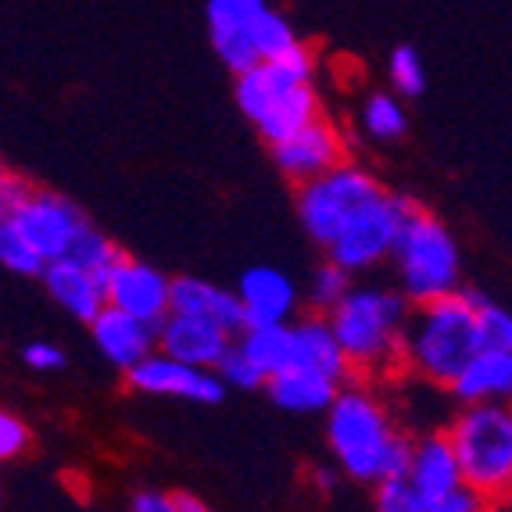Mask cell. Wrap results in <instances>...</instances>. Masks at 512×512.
Returning a JSON list of instances; mask_svg holds the SVG:
<instances>
[{
  "label": "cell",
  "instance_id": "6da1fadb",
  "mask_svg": "<svg viewBox=\"0 0 512 512\" xmlns=\"http://www.w3.org/2000/svg\"><path fill=\"white\" fill-rule=\"evenodd\" d=\"M323 416L326 444L344 477L373 487L384 480H405L412 434L398 427L391 405L369 380H348Z\"/></svg>",
  "mask_w": 512,
  "mask_h": 512
},
{
  "label": "cell",
  "instance_id": "7a4b0ae2",
  "mask_svg": "<svg viewBox=\"0 0 512 512\" xmlns=\"http://www.w3.org/2000/svg\"><path fill=\"white\" fill-rule=\"evenodd\" d=\"M487 294L473 287L444 294V298L412 305L402 341V376H416L419 384L448 387L459 369L480 351L477 305Z\"/></svg>",
  "mask_w": 512,
  "mask_h": 512
},
{
  "label": "cell",
  "instance_id": "3957f363",
  "mask_svg": "<svg viewBox=\"0 0 512 512\" xmlns=\"http://www.w3.org/2000/svg\"><path fill=\"white\" fill-rule=\"evenodd\" d=\"M409 316L412 301L387 283H351V291L326 312L359 380L402 373V341Z\"/></svg>",
  "mask_w": 512,
  "mask_h": 512
},
{
  "label": "cell",
  "instance_id": "277c9868",
  "mask_svg": "<svg viewBox=\"0 0 512 512\" xmlns=\"http://www.w3.org/2000/svg\"><path fill=\"white\" fill-rule=\"evenodd\" d=\"M312 79L316 58L308 47H298L276 61H258L237 76V108L262 133V140L280 144L323 115V101Z\"/></svg>",
  "mask_w": 512,
  "mask_h": 512
},
{
  "label": "cell",
  "instance_id": "5b68a950",
  "mask_svg": "<svg viewBox=\"0 0 512 512\" xmlns=\"http://www.w3.org/2000/svg\"><path fill=\"white\" fill-rule=\"evenodd\" d=\"M462 480L495 505L512 495V402L459 405L444 423Z\"/></svg>",
  "mask_w": 512,
  "mask_h": 512
},
{
  "label": "cell",
  "instance_id": "8992f818",
  "mask_svg": "<svg viewBox=\"0 0 512 512\" xmlns=\"http://www.w3.org/2000/svg\"><path fill=\"white\" fill-rule=\"evenodd\" d=\"M394 287L412 301H434L462 287V251L455 233L427 208H412L391 251Z\"/></svg>",
  "mask_w": 512,
  "mask_h": 512
},
{
  "label": "cell",
  "instance_id": "52a82bcc",
  "mask_svg": "<svg viewBox=\"0 0 512 512\" xmlns=\"http://www.w3.org/2000/svg\"><path fill=\"white\" fill-rule=\"evenodd\" d=\"M380 194H384V187L376 183L373 172L344 158L341 165H333L330 172H323L316 180L298 183V201L294 205H298V219L305 226V233L326 248Z\"/></svg>",
  "mask_w": 512,
  "mask_h": 512
},
{
  "label": "cell",
  "instance_id": "ba28073f",
  "mask_svg": "<svg viewBox=\"0 0 512 512\" xmlns=\"http://www.w3.org/2000/svg\"><path fill=\"white\" fill-rule=\"evenodd\" d=\"M412 208H416V201H409V197H402V194H387L384 190V194L376 197V201H369V205L326 244L330 262L348 269L351 276L369 273L376 265H387L391 262L394 244H398V233H402Z\"/></svg>",
  "mask_w": 512,
  "mask_h": 512
},
{
  "label": "cell",
  "instance_id": "9c48e42d",
  "mask_svg": "<svg viewBox=\"0 0 512 512\" xmlns=\"http://www.w3.org/2000/svg\"><path fill=\"white\" fill-rule=\"evenodd\" d=\"M8 219H15V226L26 233V240L40 251L43 262L69 258L72 251H76L79 237L94 226L76 201H69L65 194H54V190H40V187H29V194L18 201V208Z\"/></svg>",
  "mask_w": 512,
  "mask_h": 512
},
{
  "label": "cell",
  "instance_id": "30bf717a",
  "mask_svg": "<svg viewBox=\"0 0 512 512\" xmlns=\"http://www.w3.org/2000/svg\"><path fill=\"white\" fill-rule=\"evenodd\" d=\"M169 294H172V280L154 269L151 262L137 255H126L122 251L111 269L104 273V301L111 308H119L126 316L140 319V323L158 326L165 316H169Z\"/></svg>",
  "mask_w": 512,
  "mask_h": 512
},
{
  "label": "cell",
  "instance_id": "8fae6325",
  "mask_svg": "<svg viewBox=\"0 0 512 512\" xmlns=\"http://www.w3.org/2000/svg\"><path fill=\"white\" fill-rule=\"evenodd\" d=\"M126 384L137 394L151 398H183L194 405H219L226 398V384L215 369H197L187 362L172 359L154 348L147 359H140L133 369H126Z\"/></svg>",
  "mask_w": 512,
  "mask_h": 512
},
{
  "label": "cell",
  "instance_id": "7c38bea8",
  "mask_svg": "<svg viewBox=\"0 0 512 512\" xmlns=\"http://www.w3.org/2000/svg\"><path fill=\"white\" fill-rule=\"evenodd\" d=\"M273 147V162L280 165V172L291 183L316 180L323 172H330L333 165L344 162V137L341 129L333 126L330 119L319 115L316 122H308L305 129H298L294 137L280 140Z\"/></svg>",
  "mask_w": 512,
  "mask_h": 512
},
{
  "label": "cell",
  "instance_id": "4fadbf2b",
  "mask_svg": "<svg viewBox=\"0 0 512 512\" xmlns=\"http://www.w3.org/2000/svg\"><path fill=\"white\" fill-rule=\"evenodd\" d=\"M154 337H158V351L197 369H215L237 341L222 326L197 316H183V312H169L162 323L154 326Z\"/></svg>",
  "mask_w": 512,
  "mask_h": 512
},
{
  "label": "cell",
  "instance_id": "5bb4252c",
  "mask_svg": "<svg viewBox=\"0 0 512 512\" xmlns=\"http://www.w3.org/2000/svg\"><path fill=\"white\" fill-rule=\"evenodd\" d=\"M269 8L265 0H208V33L219 61L233 76L258 65V54L251 47V26Z\"/></svg>",
  "mask_w": 512,
  "mask_h": 512
},
{
  "label": "cell",
  "instance_id": "9a60e30c",
  "mask_svg": "<svg viewBox=\"0 0 512 512\" xmlns=\"http://www.w3.org/2000/svg\"><path fill=\"white\" fill-rule=\"evenodd\" d=\"M405 484H409L423 502L466 484V480H462L459 455H455L444 427H427V430H419V434H412V455H409Z\"/></svg>",
  "mask_w": 512,
  "mask_h": 512
},
{
  "label": "cell",
  "instance_id": "2e32d148",
  "mask_svg": "<svg viewBox=\"0 0 512 512\" xmlns=\"http://www.w3.org/2000/svg\"><path fill=\"white\" fill-rule=\"evenodd\" d=\"M237 298L240 308H244V326L298 319V287H294L291 276L273 269V265H251L237 283Z\"/></svg>",
  "mask_w": 512,
  "mask_h": 512
},
{
  "label": "cell",
  "instance_id": "e0dca14e",
  "mask_svg": "<svg viewBox=\"0 0 512 512\" xmlns=\"http://www.w3.org/2000/svg\"><path fill=\"white\" fill-rule=\"evenodd\" d=\"M291 351H294L291 366L330 376L337 384L355 380V369H351L348 355H344L341 341H337V333H333L330 319L323 312H308L298 323H291Z\"/></svg>",
  "mask_w": 512,
  "mask_h": 512
},
{
  "label": "cell",
  "instance_id": "ac0fdd59",
  "mask_svg": "<svg viewBox=\"0 0 512 512\" xmlns=\"http://www.w3.org/2000/svg\"><path fill=\"white\" fill-rule=\"evenodd\" d=\"M43 287L54 298V305H61L72 319L79 323H94L108 301H104V276H97L94 269H86L76 258H58L47 262L40 273Z\"/></svg>",
  "mask_w": 512,
  "mask_h": 512
},
{
  "label": "cell",
  "instance_id": "d6986e66",
  "mask_svg": "<svg viewBox=\"0 0 512 512\" xmlns=\"http://www.w3.org/2000/svg\"><path fill=\"white\" fill-rule=\"evenodd\" d=\"M90 337H94L97 351L111 362L115 369H133L140 359H147L154 348H158V337H154L151 323H140V319L126 316L119 308L104 305L97 312V319L90 323Z\"/></svg>",
  "mask_w": 512,
  "mask_h": 512
},
{
  "label": "cell",
  "instance_id": "ffe728a7",
  "mask_svg": "<svg viewBox=\"0 0 512 512\" xmlns=\"http://www.w3.org/2000/svg\"><path fill=\"white\" fill-rule=\"evenodd\" d=\"M444 391L455 405L512 402V351L480 348Z\"/></svg>",
  "mask_w": 512,
  "mask_h": 512
},
{
  "label": "cell",
  "instance_id": "44dd1931",
  "mask_svg": "<svg viewBox=\"0 0 512 512\" xmlns=\"http://www.w3.org/2000/svg\"><path fill=\"white\" fill-rule=\"evenodd\" d=\"M169 308L172 312H183V316L208 319V323L222 326L233 337L244 330V308H240L237 291H226V287L201 280V276H176L172 280Z\"/></svg>",
  "mask_w": 512,
  "mask_h": 512
},
{
  "label": "cell",
  "instance_id": "7402d4cb",
  "mask_svg": "<svg viewBox=\"0 0 512 512\" xmlns=\"http://www.w3.org/2000/svg\"><path fill=\"white\" fill-rule=\"evenodd\" d=\"M341 387L344 384H337L330 376H319L301 366H287L283 373L265 380V391H269L273 405H280L283 412H294V416H319V412H326Z\"/></svg>",
  "mask_w": 512,
  "mask_h": 512
},
{
  "label": "cell",
  "instance_id": "603a6c76",
  "mask_svg": "<svg viewBox=\"0 0 512 512\" xmlns=\"http://www.w3.org/2000/svg\"><path fill=\"white\" fill-rule=\"evenodd\" d=\"M237 348L255 362L265 373V380L291 366V323H262V326H244L237 333Z\"/></svg>",
  "mask_w": 512,
  "mask_h": 512
},
{
  "label": "cell",
  "instance_id": "cb8c5ba5",
  "mask_svg": "<svg viewBox=\"0 0 512 512\" xmlns=\"http://www.w3.org/2000/svg\"><path fill=\"white\" fill-rule=\"evenodd\" d=\"M362 129H366L369 140H380V144L402 140L405 129H409L402 101L394 94H369L366 104H362Z\"/></svg>",
  "mask_w": 512,
  "mask_h": 512
},
{
  "label": "cell",
  "instance_id": "d4e9b609",
  "mask_svg": "<svg viewBox=\"0 0 512 512\" xmlns=\"http://www.w3.org/2000/svg\"><path fill=\"white\" fill-rule=\"evenodd\" d=\"M0 265L15 276H40L47 265L26 240V233L15 226V219H0Z\"/></svg>",
  "mask_w": 512,
  "mask_h": 512
},
{
  "label": "cell",
  "instance_id": "484cf974",
  "mask_svg": "<svg viewBox=\"0 0 512 512\" xmlns=\"http://www.w3.org/2000/svg\"><path fill=\"white\" fill-rule=\"evenodd\" d=\"M351 283H355V276L326 258L316 273H312V280H308V305H312V312H323L326 316V312L351 291Z\"/></svg>",
  "mask_w": 512,
  "mask_h": 512
},
{
  "label": "cell",
  "instance_id": "4316f807",
  "mask_svg": "<svg viewBox=\"0 0 512 512\" xmlns=\"http://www.w3.org/2000/svg\"><path fill=\"white\" fill-rule=\"evenodd\" d=\"M387 76H391V86L405 97H419L423 86H427V69H423V58H419L416 47L402 43L394 47L391 61H387Z\"/></svg>",
  "mask_w": 512,
  "mask_h": 512
},
{
  "label": "cell",
  "instance_id": "83f0119b",
  "mask_svg": "<svg viewBox=\"0 0 512 512\" xmlns=\"http://www.w3.org/2000/svg\"><path fill=\"white\" fill-rule=\"evenodd\" d=\"M477 333H480V348L512 351V312L495 305L491 298H484L477 305Z\"/></svg>",
  "mask_w": 512,
  "mask_h": 512
},
{
  "label": "cell",
  "instance_id": "f1b7e54d",
  "mask_svg": "<svg viewBox=\"0 0 512 512\" xmlns=\"http://www.w3.org/2000/svg\"><path fill=\"white\" fill-rule=\"evenodd\" d=\"M215 373H219V380L226 384V391H230V387H237V391H258V387H265V373L237 348V341H233V348L222 355Z\"/></svg>",
  "mask_w": 512,
  "mask_h": 512
},
{
  "label": "cell",
  "instance_id": "f546056e",
  "mask_svg": "<svg viewBox=\"0 0 512 512\" xmlns=\"http://www.w3.org/2000/svg\"><path fill=\"white\" fill-rule=\"evenodd\" d=\"M122 255V248L115 244L111 237H104L97 226H90V230L79 237V244H76V251H72L69 258H76V262H83L86 269H94L97 276H104L111 269V262Z\"/></svg>",
  "mask_w": 512,
  "mask_h": 512
},
{
  "label": "cell",
  "instance_id": "4dcf8cb0",
  "mask_svg": "<svg viewBox=\"0 0 512 512\" xmlns=\"http://www.w3.org/2000/svg\"><path fill=\"white\" fill-rule=\"evenodd\" d=\"M33 448V430L18 412L0 405V462H15Z\"/></svg>",
  "mask_w": 512,
  "mask_h": 512
},
{
  "label": "cell",
  "instance_id": "1f68e13d",
  "mask_svg": "<svg viewBox=\"0 0 512 512\" xmlns=\"http://www.w3.org/2000/svg\"><path fill=\"white\" fill-rule=\"evenodd\" d=\"M373 505H376V512H427L423 498H419L405 480H384V484H376Z\"/></svg>",
  "mask_w": 512,
  "mask_h": 512
},
{
  "label": "cell",
  "instance_id": "d6a6232c",
  "mask_svg": "<svg viewBox=\"0 0 512 512\" xmlns=\"http://www.w3.org/2000/svg\"><path fill=\"white\" fill-rule=\"evenodd\" d=\"M427 512H491V502H487L480 491H473L470 484H459L452 491H444V495L430 498Z\"/></svg>",
  "mask_w": 512,
  "mask_h": 512
},
{
  "label": "cell",
  "instance_id": "836d02e7",
  "mask_svg": "<svg viewBox=\"0 0 512 512\" xmlns=\"http://www.w3.org/2000/svg\"><path fill=\"white\" fill-rule=\"evenodd\" d=\"M22 362H26L33 373H58L65 366V351L51 341H33L22 348Z\"/></svg>",
  "mask_w": 512,
  "mask_h": 512
},
{
  "label": "cell",
  "instance_id": "e575fe53",
  "mask_svg": "<svg viewBox=\"0 0 512 512\" xmlns=\"http://www.w3.org/2000/svg\"><path fill=\"white\" fill-rule=\"evenodd\" d=\"M29 187H33V183L22 180V176H15V172H8V176L0 180V219H8V215L15 212L18 201L29 194Z\"/></svg>",
  "mask_w": 512,
  "mask_h": 512
},
{
  "label": "cell",
  "instance_id": "d590c367",
  "mask_svg": "<svg viewBox=\"0 0 512 512\" xmlns=\"http://www.w3.org/2000/svg\"><path fill=\"white\" fill-rule=\"evenodd\" d=\"M129 512H180V509L172 502V491H151V487H144V491L133 495Z\"/></svg>",
  "mask_w": 512,
  "mask_h": 512
},
{
  "label": "cell",
  "instance_id": "8d00e7d4",
  "mask_svg": "<svg viewBox=\"0 0 512 512\" xmlns=\"http://www.w3.org/2000/svg\"><path fill=\"white\" fill-rule=\"evenodd\" d=\"M308 477H312V487H316L319 495H330V491H337L341 470H333V466H316V470L308 473Z\"/></svg>",
  "mask_w": 512,
  "mask_h": 512
},
{
  "label": "cell",
  "instance_id": "74e56055",
  "mask_svg": "<svg viewBox=\"0 0 512 512\" xmlns=\"http://www.w3.org/2000/svg\"><path fill=\"white\" fill-rule=\"evenodd\" d=\"M172 502L180 512H212V505L201 495H194V491H172Z\"/></svg>",
  "mask_w": 512,
  "mask_h": 512
},
{
  "label": "cell",
  "instance_id": "f35d334b",
  "mask_svg": "<svg viewBox=\"0 0 512 512\" xmlns=\"http://www.w3.org/2000/svg\"><path fill=\"white\" fill-rule=\"evenodd\" d=\"M8 172H11V169H8V165H4V158H0V180H4V176H8Z\"/></svg>",
  "mask_w": 512,
  "mask_h": 512
},
{
  "label": "cell",
  "instance_id": "ab89813d",
  "mask_svg": "<svg viewBox=\"0 0 512 512\" xmlns=\"http://www.w3.org/2000/svg\"><path fill=\"white\" fill-rule=\"evenodd\" d=\"M498 505H505V509H512V495H509V498H502V502H498Z\"/></svg>",
  "mask_w": 512,
  "mask_h": 512
}]
</instances>
